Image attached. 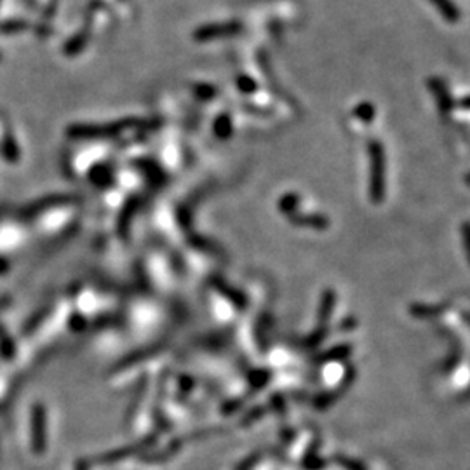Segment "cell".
<instances>
[{"label":"cell","instance_id":"6da1fadb","mask_svg":"<svg viewBox=\"0 0 470 470\" xmlns=\"http://www.w3.org/2000/svg\"><path fill=\"white\" fill-rule=\"evenodd\" d=\"M238 30H241V24L238 23H211L197 28L194 38L199 42H208L215 41V38L230 37V35L237 34Z\"/></svg>","mask_w":470,"mask_h":470},{"label":"cell","instance_id":"277c9868","mask_svg":"<svg viewBox=\"0 0 470 470\" xmlns=\"http://www.w3.org/2000/svg\"><path fill=\"white\" fill-rule=\"evenodd\" d=\"M434 3L437 6V9H441V13L444 14V16L448 17V20H457L458 17V13L457 9H455V6H451L450 0H432Z\"/></svg>","mask_w":470,"mask_h":470},{"label":"cell","instance_id":"7a4b0ae2","mask_svg":"<svg viewBox=\"0 0 470 470\" xmlns=\"http://www.w3.org/2000/svg\"><path fill=\"white\" fill-rule=\"evenodd\" d=\"M89 37H91V31H89L87 28H82V30L76 31V34L65 42V45H63V52H65L66 56L80 55V52L85 49V45H87Z\"/></svg>","mask_w":470,"mask_h":470},{"label":"cell","instance_id":"5b68a950","mask_svg":"<svg viewBox=\"0 0 470 470\" xmlns=\"http://www.w3.org/2000/svg\"><path fill=\"white\" fill-rule=\"evenodd\" d=\"M0 59H2V55H0Z\"/></svg>","mask_w":470,"mask_h":470},{"label":"cell","instance_id":"3957f363","mask_svg":"<svg viewBox=\"0 0 470 470\" xmlns=\"http://www.w3.org/2000/svg\"><path fill=\"white\" fill-rule=\"evenodd\" d=\"M27 28H28L27 20H9V21L0 23V34H6V35L20 34V31L27 30Z\"/></svg>","mask_w":470,"mask_h":470}]
</instances>
